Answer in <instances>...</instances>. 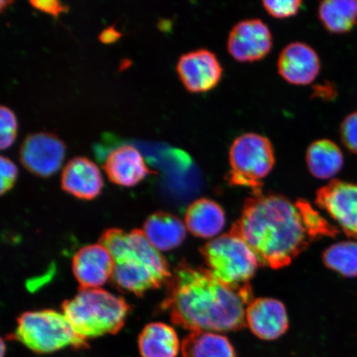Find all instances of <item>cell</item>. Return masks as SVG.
I'll return each mask as SVG.
<instances>
[{"mask_svg":"<svg viewBox=\"0 0 357 357\" xmlns=\"http://www.w3.org/2000/svg\"><path fill=\"white\" fill-rule=\"evenodd\" d=\"M129 310L123 298L101 289H82L63 305V314L80 337L118 333L123 327Z\"/></svg>","mask_w":357,"mask_h":357,"instance_id":"obj_4","label":"cell"},{"mask_svg":"<svg viewBox=\"0 0 357 357\" xmlns=\"http://www.w3.org/2000/svg\"><path fill=\"white\" fill-rule=\"evenodd\" d=\"M316 203L343 233L357 239V183L332 180L317 192Z\"/></svg>","mask_w":357,"mask_h":357,"instance_id":"obj_8","label":"cell"},{"mask_svg":"<svg viewBox=\"0 0 357 357\" xmlns=\"http://www.w3.org/2000/svg\"><path fill=\"white\" fill-rule=\"evenodd\" d=\"M122 37L121 33L116 30L114 26L105 29L99 36L100 41L102 43H114Z\"/></svg>","mask_w":357,"mask_h":357,"instance_id":"obj_29","label":"cell"},{"mask_svg":"<svg viewBox=\"0 0 357 357\" xmlns=\"http://www.w3.org/2000/svg\"><path fill=\"white\" fill-rule=\"evenodd\" d=\"M0 173H1V193L10 190L15 185L17 176V168L10 158L6 156L0 158Z\"/></svg>","mask_w":357,"mask_h":357,"instance_id":"obj_27","label":"cell"},{"mask_svg":"<svg viewBox=\"0 0 357 357\" xmlns=\"http://www.w3.org/2000/svg\"><path fill=\"white\" fill-rule=\"evenodd\" d=\"M319 17L332 33H346L357 24L356 0H327L320 3Z\"/></svg>","mask_w":357,"mask_h":357,"instance_id":"obj_22","label":"cell"},{"mask_svg":"<svg viewBox=\"0 0 357 357\" xmlns=\"http://www.w3.org/2000/svg\"><path fill=\"white\" fill-rule=\"evenodd\" d=\"M320 68L319 57L309 45L292 43L280 52L279 73L284 80L294 86H306L314 82Z\"/></svg>","mask_w":357,"mask_h":357,"instance_id":"obj_12","label":"cell"},{"mask_svg":"<svg viewBox=\"0 0 357 357\" xmlns=\"http://www.w3.org/2000/svg\"><path fill=\"white\" fill-rule=\"evenodd\" d=\"M104 169L112 182L124 187L135 186L153 173L140 151L132 145L111 151L106 156Z\"/></svg>","mask_w":357,"mask_h":357,"instance_id":"obj_15","label":"cell"},{"mask_svg":"<svg viewBox=\"0 0 357 357\" xmlns=\"http://www.w3.org/2000/svg\"><path fill=\"white\" fill-rule=\"evenodd\" d=\"M138 346L142 357H176L180 341L171 326L153 323L142 330Z\"/></svg>","mask_w":357,"mask_h":357,"instance_id":"obj_20","label":"cell"},{"mask_svg":"<svg viewBox=\"0 0 357 357\" xmlns=\"http://www.w3.org/2000/svg\"><path fill=\"white\" fill-rule=\"evenodd\" d=\"M66 145L55 134H30L22 142L20 162L36 176L48 177L55 174L65 159Z\"/></svg>","mask_w":357,"mask_h":357,"instance_id":"obj_9","label":"cell"},{"mask_svg":"<svg viewBox=\"0 0 357 357\" xmlns=\"http://www.w3.org/2000/svg\"><path fill=\"white\" fill-rule=\"evenodd\" d=\"M323 259L329 269L345 278H357V242L346 241L333 244L324 252Z\"/></svg>","mask_w":357,"mask_h":357,"instance_id":"obj_23","label":"cell"},{"mask_svg":"<svg viewBox=\"0 0 357 357\" xmlns=\"http://www.w3.org/2000/svg\"><path fill=\"white\" fill-rule=\"evenodd\" d=\"M29 3L34 8H37L39 11H42L52 17H56L62 13H66L69 10V7L66 4L56 1V0H32Z\"/></svg>","mask_w":357,"mask_h":357,"instance_id":"obj_28","label":"cell"},{"mask_svg":"<svg viewBox=\"0 0 357 357\" xmlns=\"http://www.w3.org/2000/svg\"><path fill=\"white\" fill-rule=\"evenodd\" d=\"M12 337L38 354H50L67 347L83 348L87 344L65 314L54 310L25 312L17 320Z\"/></svg>","mask_w":357,"mask_h":357,"instance_id":"obj_5","label":"cell"},{"mask_svg":"<svg viewBox=\"0 0 357 357\" xmlns=\"http://www.w3.org/2000/svg\"><path fill=\"white\" fill-rule=\"evenodd\" d=\"M17 122L13 112L8 107L0 108V147L6 150L15 142L17 137Z\"/></svg>","mask_w":357,"mask_h":357,"instance_id":"obj_24","label":"cell"},{"mask_svg":"<svg viewBox=\"0 0 357 357\" xmlns=\"http://www.w3.org/2000/svg\"><path fill=\"white\" fill-rule=\"evenodd\" d=\"M185 225L195 236L212 238L220 234L225 225V212L220 205L211 199H198L187 209Z\"/></svg>","mask_w":357,"mask_h":357,"instance_id":"obj_18","label":"cell"},{"mask_svg":"<svg viewBox=\"0 0 357 357\" xmlns=\"http://www.w3.org/2000/svg\"><path fill=\"white\" fill-rule=\"evenodd\" d=\"M306 162L312 176L327 180L340 172L344 164V156L335 142L321 139L312 142L307 149Z\"/></svg>","mask_w":357,"mask_h":357,"instance_id":"obj_19","label":"cell"},{"mask_svg":"<svg viewBox=\"0 0 357 357\" xmlns=\"http://www.w3.org/2000/svg\"><path fill=\"white\" fill-rule=\"evenodd\" d=\"M273 146L260 134H243L234 141L229 150L231 185L247 187L253 195L261 194L262 181L275 166Z\"/></svg>","mask_w":357,"mask_h":357,"instance_id":"obj_6","label":"cell"},{"mask_svg":"<svg viewBox=\"0 0 357 357\" xmlns=\"http://www.w3.org/2000/svg\"><path fill=\"white\" fill-rule=\"evenodd\" d=\"M114 260L105 245H89L73 259V272L82 289H99L114 273Z\"/></svg>","mask_w":357,"mask_h":357,"instance_id":"obj_13","label":"cell"},{"mask_svg":"<svg viewBox=\"0 0 357 357\" xmlns=\"http://www.w3.org/2000/svg\"><path fill=\"white\" fill-rule=\"evenodd\" d=\"M340 134L343 145L351 153L357 154V112L343 120Z\"/></svg>","mask_w":357,"mask_h":357,"instance_id":"obj_26","label":"cell"},{"mask_svg":"<svg viewBox=\"0 0 357 357\" xmlns=\"http://www.w3.org/2000/svg\"><path fill=\"white\" fill-rule=\"evenodd\" d=\"M273 38L268 26L261 20H247L236 24L227 39V51L234 60L253 62L269 54Z\"/></svg>","mask_w":357,"mask_h":357,"instance_id":"obj_10","label":"cell"},{"mask_svg":"<svg viewBox=\"0 0 357 357\" xmlns=\"http://www.w3.org/2000/svg\"><path fill=\"white\" fill-rule=\"evenodd\" d=\"M104 185L99 167L83 156L69 160L62 171L61 186L67 193L82 199H93Z\"/></svg>","mask_w":357,"mask_h":357,"instance_id":"obj_16","label":"cell"},{"mask_svg":"<svg viewBox=\"0 0 357 357\" xmlns=\"http://www.w3.org/2000/svg\"><path fill=\"white\" fill-rule=\"evenodd\" d=\"M263 7L268 15L275 19H288L296 15L300 11L302 2L300 0H285V1H266L262 2Z\"/></svg>","mask_w":357,"mask_h":357,"instance_id":"obj_25","label":"cell"},{"mask_svg":"<svg viewBox=\"0 0 357 357\" xmlns=\"http://www.w3.org/2000/svg\"><path fill=\"white\" fill-rule=\"evenodd\" d=\"M100 243L114 260L112 276L116 287L137 296L167 284L172 273L168 263L142 231H106Z\"/></svg>","mask_w":357,"mask_h":357,"instance_id":"obj_3","label":"cell"},{"mask_svg":"<svg viewBox=\"0 0 357 357\" xmlns=\"http://www.w3.org/2000/svg\"><path fill=\"white\" fill-rule=\"evenodd\" d=\"M245 321L252 332L263 340H274L287 331V310L274 298L253 300L245 310Z\"/></svg>","mask_w":357,"mask_h":357,"instance_id":"obj_14","label":"cell"},{"mask_svg":"<svg viewBox=\"0 0 357 357\" xmlns=\"http://www.w3.org/2000/svg\"><path fill=\"white\" fill-rule=\"evenodd\" d=\"M167 284L162 309L183 328L191 332H229L247 324L245 310L253 301L249 284H227L211 271L182 262Z\"/></svg>","mask_w":357,"mask_h":357,"instance_id":"obj_2","label":"cell"},{"mask_svg":"<svg viewBox=\"0 0 357 357\" xmlns=\"http://www.w3.org/2000/svg\"><path fill=\"white\" fill-rule=\"evenodd\" d=\"M176 70L181 82L191 93L211 91L220 82L222 68L217 56L206 49H199L182 55Z\"/></svg>","mask_w":357,"mask_h":357,"instance_id":"obj_11","label":"cell"},{"mask_svg":"<svg viewBox=\"0 0 357 357\" xmlns=\"http://www.w3.org/2000/svg\"><path fill=\"white\" fill-rule=\"evenodd\" d=\"M182 357H236L233 345L222 335L191 332L181 346Z\"/></svg>","mask_w":357,"mask_h":357,"instance_id":"obj_21","label":"cell"},{"mask_svg":"<svg viewBox=\"0 0 357 357\" xmlns=\"http://www.w3.org/2000/svg\"><path fill=\"white\" fill-rule=\"evenodd\" d=\"M208 270L222 283L249 284L259 266L256 254L249 245L233 234H225L201 248Z\"/></svg>","mask_w":357,"mask_h":357,"instance_id":"obj_7","label":"cell"},{"mask_svg":"<svg viewBox=\"0 0 357 357\" xmlns=\"http://www.w3.org/2000/svg\"><path fill=\"white\" fill-rule=\"evenodd\" d=\"M144 234L159 252L178 247L186 236V227L180 218L167 213H156L146 221Z\"/></svg>","mask_w":357,"mask_h":357,"instance_id":"obj_17","label":"cell"},{"mask_svg":"<svg viewBox=\"0 0 357 357\" xmlns=\"http://www.w3.org/2000/svg\"><path fill=\"white\" fill-rule=\"evenodd\" d=\"M231 234L240 236L262 265L280 269L290 264L312 243L335 236L338 229L307 202L276 195H253L245 201Z\"/></svg>","mask_w":357,"mask_h":357,"instance_id":"obj_1","label":"cell"}]
</instances>
